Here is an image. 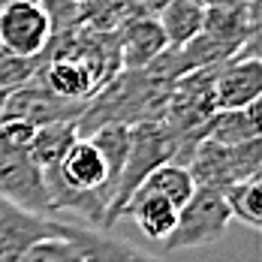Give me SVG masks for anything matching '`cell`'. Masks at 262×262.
Segmentation results:
<instances>
[{"label":"cell","mask_w":262,"mask_h":262,"mask_svg":"<svg viewBox=\"0 0 262 262\" xmlns=\"http://www.w3.org/2000/svg\"><path fill=\"white\" fill-rule=\"evenodd\" d=\"M187 169L196 187L226 190L229 184L262 172V145L259 139L241 142V145H217L211 139H202L187 163Z\"/></svg>","instance_id":"3"},{"label":"cell","mask_w":262,"mask_h":262,"mask_svg":"<svg viewBox=\"0 0 262 262\" xmlns=\"http://www.w3.org/2000/svg\"><path fill=\"white\" fill-rule=\"evenodd\" d=\"M232 220V211L223 199V190L214 187H196L193 196L178 208L172 232L163 238L166 250H196L208 247L226 235Z\"/></svg>","instance_id":"2"},{"label":"cell","mask_w":262,"mask_h":262,"mask_svg":"<svg viewBox=\"0 0 262 262\" xmlns=\"http://www.w3.org/2000/svg\"><path fill=\"white\" fill-rule=\"evenodd\" d=\"M169 160H172V142H169V136H166V130L160 124H133L130 151H127L124 169H121L118 184H115V196L108 202L103 229H112L121 220V214L127 208L130 196L139 190V184L145 181L157 166L169 163Z\"/></svg>","instance_id":"1"},{"label":"cell","mask_w":262,"mask_h":262,"mask_svg":"<svg viewBox=\"0 0 262 262\" xmlns=\"http://www.w3.org/2000/svg\"><path fill=\"white\" fill-rule=\"evenodd\" d=\"M54 36L52 18L39 0H12L0 9V49L18 57H39Z\"/></svg>","instance_id":"6"},{"label":"cell","mask_w":262,"mask_h":262,"mask_svg":"<svg viewBox=\"0 0 262 262\" xmlns=\"http://www.w3.org/2000/svg\"><path fill=\"white\" fill-rule=\"evenodd\" d=\"M121 217H130L133 223L142 229L145 238L163 241V238L172 232V226H175L178 208H175L163 193H154V190L139 187V190L130 196V202H127V208H124Z\"/></svg>","instance_id":"13"},{"label":"cell","mask_w":262,"mask_h":262,"mask_svg":"<svg viewBox=\"0 0 262 262\" xmlns=\"http://www.w3.org/2000/svg\"><path fill=\"white\" fill-rule=\"evenodd\" d=\"M63 235L76 241L84 262H166L160 256H151L139 247H133L124 238H112L105 229H91V226H70L63 223Z\"/></svg>","instance_id":"10"},{"label":"cell","mask_w":262,"mask_h":262,"mask_svg":"<svg viewBox=\"0 0 262 262\" xmlns=\"http://www.w3.org/2000/svg\"><path fill=\"white\" fill-rule=\"evenodd\" d=\"M63 232V223L49 214L27 211L0 196V262H21L36 241H46Z\"/></svg>","instance_id":"8"},{"label":"cell","mask_w":262,"mask_h":262,"mask_svg":"<svg viewBox=\"0 0 262 262\" xmlns=\"http://www.w3.org/2000/svg\"><path fill=\"white\" fill-rule=\"evenodd\" d=\"M76 139H79V127H76V121L42 124V127L33 130L27 151H30V157L39 163V169L46 172V169H54V166L60 163V157L67 154V148H70Z\"/></svg>","instance_id":"15"},{"label":"cell","mask_w":262,"mask_h":262,"mask_svg":"<svg viewBox=\"0 0 262 262\" xmlns=\"http://www.w3.org/2000/svg\"><path fill=\"white\" fill-rule=\"evenodd\" d=\"M202 18H205L202 0H166L157 15L160 27L166 33V46L178 49L184 42H190L202 30Z\"/></svg>","instance_id":"14"},{"label":"cell","mask_w":262,"mask_h":262,"mask_svg":"<svg viewBox=\"0 0 262 262\" xmlns=\"http://www.w3.org/2000/svg\"><path fill=\"white\" fill-rule=\"evenodd\" d=\"M21 262H84V256L76 247V241L60 232V235H54V238L36 241L21 256Z\"/></svg>","instance_id":"18"},{"label":"cell","mask_w":262,"mask_h":262,"mask_svg":"<svg viewBox=\"0 0 262 262\" xmlns=\"http://www.w3.org/2000/svg\"><path fill=\"white\" fill-rule=\"evenodd\" d=\"M223 199L232 211V217H238L241 223H247L250 229L262 226V172L244 178V181L229 184L223 190Z\"/></svg>","instance_id":"16"},{"label":"cell","mask_w":262,"mask_h":262,"mask_svg":"<svg viewBox=\"0 0 262 262\" xmlns=\"http://www.w3.org/2000/svg\"><path fill=\"white\" fill-rule=\"evenodd\" d=\"M214 108H241L259 100L262 94V60L256 39H250L238 54L223 60L214 76Z\"/></svg>","instance_id":"7"},{"label":"cell","mask_w":262,"mask_h":262,"mask_svg":"<svg viewBox=\"0 0 262 262\" xmlns=\"http://www.w3.org/2000/svg\"><path fill=\"white\" fill-rule=\"evenodd\" d=\"M256 0L247 3H214L205 6V18H202V33H208L211 39L226 42L232 49H244L250 39H256Z\"/></svg>","instance_id":"9"},{"label":"cell","mask_w":262,"mask_h":262,"mask_svg":"<svg viewBox=\"0 0 262 262\" xmlns=\"http://www.w3.org/2000/svg\"><path fill=\"white\" fill-rule=\"evenodd\" d=\"M166 49V33L157 18H133L118 33L121 70H145Z\"/></svg>","instance_id":"11"},{"label":"cell","mask_w":262,"mask_h":262,"mask_svg":"<svg viewBox=\"0 0 262 262\" xmlns=\"http://www.w3.org/2000/svg\"><path fill=\"white\" fill-rule=\"evenodd\" d=\"M0 196L36 214H54L39 163L27 148L0 139Z\"/></svg>","instance_id":"4"},{"label":"cell","mask_w":262,"mask_h":262,"mask_svg":"<svg viewBox=\"0 0 262 262\" xmlns=\"http://www.w3.org/2000/svg\"><path fill=\"white\" fill-rule=\"evenodd\" d=\"M36 67H39V57H18V54H9L0 49V91L9 94L18 84H25L27 79H33Z\"/></svg>","instance_id":"19"},{"label":"cell","mask_w":262,"mask_h":262,"mask_svg":"<svg viewBox=\"0 0 262 262\" xmlns=\"http://www.w3.org/2000/svg\"><path fill=\"white\" fill-rule=\"evenodd\" d=\"M262 136V100L241 108H217L205 124V139L217 145H241Z\"/></svg>","instance_id":"12"},{"label":"cell","mask_w":262,"mask_h":262,"mask_svg":"<svg viewBox=\"0 0 262 262\" xmlns=\"http://www.w3.org/2000/svg\"><path fill=\"white\" fill-rule=\"evenodd\" d=\"M139 187H145V190H154V193H163L175 208H181L184 202L193 196V190H196V184H193V175H190V169L181 166V163H163L157 166L145 181L139 184Z\"/></svg>","instance_id":"17"},{"label":"cell","mask_w":262,"mask_h":262,"mask_svg":"<svg viewBox=\"0 0 262 262\" xmlns=\"http://www.w3.org/2000/svg\"><path fill=\"white\" fill-rule=\"evenodd\" d=\"M3 100H6V94L0 91V121H3Z\"/></svg>","instance_id":"20"},{"label":"cell","mask_w":262,"mask_h":262,"mask_svg":"<svg viewBox=\"0 0 262 262\" xmlns=\"http://www.w3.org/2000/svg\"><path fill=\"white\" fill-rule=\"evenodd\" d=\"M84 100H70L54 94L49 84L36 79H27L3 100V121H25L30 127L57 124V121H79L84 112Z\"/></svg>","instance_id":"5"}]
</instances>
